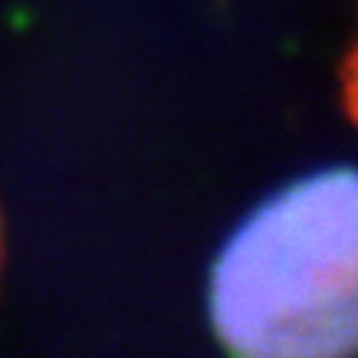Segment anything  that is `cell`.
I'll use <instances>...</instances> for the list:
<instances>
[{
    "label": "cell",
    "instance_id": "cell-3",
    "mask_svg": "<svg viewBox=\"0 0 358 358\" xmlns=\"http://www.w3.org/2000/svg\"><path fill=\"white\" fill-rule=\"evenodd\" d=\"M0 259H3V232H0Z\"/></svg>",
    "mask_w": 358,
    "mask_h": 358
},
{
    "label": "cell",
    "instance_id": "cell-2",
    "mask_svg": "<svg viewBox=\"0 0 358 358\" xmlns=\"http://www.w3.org/2000/svg\"><path fill=\"white\" fill-rule=\"evenodd\" d=\"M342 103H345L348 120L358 127V37L342 60Z\"/></svg>",
    "mask_w": 358,
    "mask_h": 358
},
{
    "label": "cell",
    "instance_id": "cell-1",
    "mask_svg": "<svg viewBox=\"0 0 358 358\" xmlns=\"http://www.w3.org/2000/svg\"><path fill=\"white\" fill-rule=\"evenodd\" d=\"M209 319L236 355L358 352V169H325L262 203L209 282Z\"/></svg>",
    "mask_w": 358,
    "mask_h": 358
}]
</instances>
